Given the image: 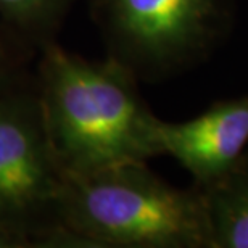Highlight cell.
<instances>
[{"mask_svg": "<svg viewBox=\"0 0 248 248\" xmlns=\"http://www.w3.org/2000/svg\"><path fill=\"white\" fill-rule=\"evenodd\" d=\"M0 248H32V240L19 227L0 221Z\"/></svg>", "mask_w": 248, "mask_h": 248, "instance_id": "cell-9", "label": "cell"}, {"mask_svg": "<svg viewBox=\"0 0 248 248\" xmlns=\"http://www.w3.org/2000/svg\"><path fill=\"white\" fill-rule=\"evenodd\" d=\"M37 52L0 23V95L32 71Z\"/></svg>", "mask_w": 248, "mask_h": 248, "instance_id": "cell-8", "label": "cell"}, {"mask_svg": "<svg viewBox=\"0 0 248 248\" xmlns=\"http://www.w3.org/2000/svg\"><path fill=\"white\" fill-rule=\"evenodd\" d=\"M64 184L32 69L0 95V221L29 234L32 248H81L60 219Z\"/></svg>", "mask_w": 248, "mask_h": 248, "instance_id": "cell-4", "label": "cell"}, {"mask_svg": "<svg viewBox=\"0 0 248 248\" xmlns=\"http://www.w3.org/2000/svg\"><path fill=\"white\" fill-rule=\"evenodd\" d=\"M197 188L206 206L213 248H248V147L224 174Z\"/></svg>", "mask_w": 248, "mask_h": 248, "instance_id": "cell-6", "label": "cell"}, {"mask_svg": "<svg viewBox=\"0 0 248 248\" xmlns=\"http://www.w3.org/2000/svg\"><path fill=\"white\" fill-rule=\"evenodd\" d=\"M79 0H0V23L39 52L57 42Z\"/></svg>", "mask_w": 248, "mask_h": 248, "instance_id": "cell-7", "label": "cell"}, {"mask_svg": "<svg viewBox=\"0 0 248 248\" xmlns=\"http://www.w3.org/2000/svg\"><path fill=\"white\" fill-rule=\"evenodd\" d=\"M105 57L158 84L208 62L235 26L237 0H87Z\"/></svg>", "mask_w": 248, "mask_h": 248, "instance_id": "cell-3", "label": "cell"}, {"mask_svg": "<svg viewBox=\"0 0 248 248\" xmlns=\"http://www.w3.org/2000/svg\"><path fill=\"white\" fill-rule=\"evenodd\" d=\"M60 219L86 248H213L200 190L170 184L147 163L66 176Z\"/></svg>", "mask_w": 248, "mask_h": 248, "instance_id": "cell-2", "label": "cell"}, {"mask_svg": "<svg viewBox=\"0 0 248 248\" xmlns=\"http://www.w3.org/2000/svg\"><path fill=\"white\" fill-rule=\"evenodd\" d=\"M34 63L44 121L66 176L161 155L160 118L143 100L139 79L120 63L68 52L58 41L39 50Z\"/></svg>", "mask_w": 248, "mask_h": 248, "instance_id": "cell-1", "label": "cell"}, {"mask_svg": "<svg viewBox=\"0 0 248 248\" xmlns=\"http://www.w3.org/2000/svg\"><path fill=\"white\" fill-rule=\"evenodd\" d=\"M161 155L188 171L205 187L229 170L248 147V95L216 102L192 120L158 123Z\"/></svg>", "mask_w": 248, "mask_h": 248, "instance_id": "cell-5", "label": "cell"}]
</instances>
